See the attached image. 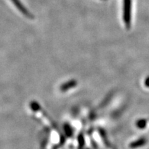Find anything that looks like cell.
<instances>
[{"mask_svg":"<svg viewBox=\"0 0 149 149\" xmlns=\"http://www.w3.org/2000/svg\"><path fill=\"white\" fill-rule=\"evenodd\" d=\"M123 19L126 28L129 29L131 21V0H124Z\"/></svg>","mask_w":149,"mask_h":149,"instance_id":"cell-1","label":"cell"},{"mask_svg":"<svg viewBox=\"0 0 149 149\" xmlns=\"http://www.w3.org/2000/svg\"><path fill=\"white\" fill-rule=\"evenodd\" d=\"M11 1L13 3V4L15 6L16 8H17L24 16L30 19H33L34 17L33 16V15L30 13V11L24 6V5L22 3V1H20V0H11Z\"/></svg>","mask_w":149,"mask_h":149,"instance_id":"cell-2","label":"cell"}]
</instances>
